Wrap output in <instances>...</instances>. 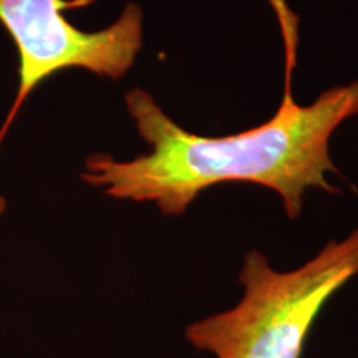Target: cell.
<instances>
[{
    "label": "cell",
    "instance_id": "6da1fadb",
    "mask_svg": "<svg viewBox=\"0 0 358 358\" xmlns=\"http://www.w3.org/2000/svg\"><path fill=\"white\" fill-rule=\"evenodd\" d=\"M124 105L150 151L127 161L90 155L80 173L88 186L111 199L153 203L178 217L208 187L252 182L274 191L295 221L308 189L340 194L329 181V174H338L329 145L340 124L358 115V80L325 90L310 105L292 100L287 87L268 122L226 136L187 131L140 87L124 95Z\"/></svg>",
    "mask_w": 358,
    "mask_h": 358
},
{
    "label": "cell",
    "instance_id": "7a4b0ae2",
    "mask_svg": "<svg viewBox=\"0 0 358 358\" xmlns=\"http://www.w3.org/2000/svg\"><path fill=\"white\" fill-rule=\"evenodd\" d=\"M357 274L358 227L294 271H277L250 249L239 272L241 301L187 325L186 340L216 358H302L322 308Z\"/></svg>",
    "mask_w": 358,
    "mask_h": 358
},
{
    "label": "cell",
    "instance_id": "3957f363",
    "mask_svg": "<svg viewBox=\"0 0 358 358\" xmlns=\"http://www.w3.org/2000/svg\"><path fill=\"white\" fill-rule=\"evenodd\" d=\"M70 0H0V25L19 53V90L0 128V145L30 95L58 71L87 70L120 80L133 69L145 40V13L129 2L113 24L85 32L71 24ZM6 199L0 196V214Z\"/></svg>",
    "mask_w": 358,
    "mask_h": 358
}]
</instances>
